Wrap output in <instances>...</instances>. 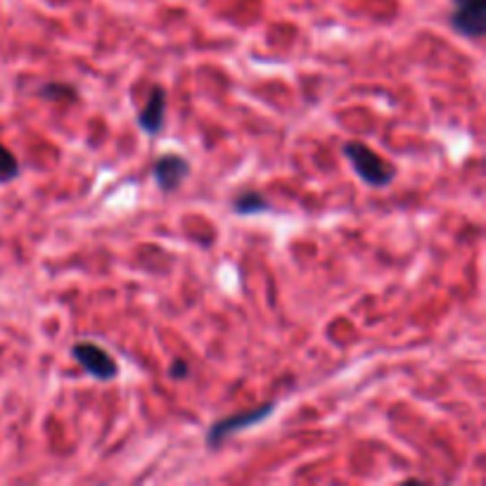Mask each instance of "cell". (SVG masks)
I'll list each match as a JSON object with an SVG mask.
<instances>
[{
  "label": "cell",
  "mask_w": 486,
  "mask_h": 486,
  "mask_svg": "<svg viewBox=\"0 0 486 486\" xmlns=\"http://www.w3.org/2000/svg\"><path fill=\"white\" fill-rule=\"evenodd\" d=\"M43 100H53V102H67V100H76L79 93H76L74 86H69V83H46L38 90Z\"/></svg>",
  "instance_id": "cell-8"
},
{
  "label": "cell",
  "mask_w": 486,
  "mask_h": 486,
  "mask_svg": "<svg viewBox=\"0 0 486 486\" xmlns=\"http://www.w3.org/2000/svg\"><path fill=\"white\" fill-rule=\"evenodd\" d=\"M270 209L273 207L259 190H244L233 200V211L240 217H257V214H266Z\"/></svg>",
  "instance_id": "cell-7"
},
{
  "label": "cell",
  "mask_w": 486,
  "mask_h": 486,
  "mask_svg": "<svg viewBox=\"0 0 486 486\" xmlns=\"http://www.w3.org/2000/svg\"><path fill=\"white\" fill-rule=\"evenodd\" d=\"M72 356L98 382H109V379H115L119 375V363L115 361V356L105 352L102 346L93 345V342L74 345L72 346Z\"/></svg>",
  "instance_id": "cell-3"
},
{
  "label": "cell",
  "mask_w": 486,
  "mask_h": 486,
  "mask_svg": "<svg viewBox=\"0 0 486 486\" xmlns=\"http://www.w3.org/2000/svg\"><path fill=\"white\" fill-rule=\"evenodd\" d=\"M345 157L349 159V164L354 166V171L358 174V178L365 183V185H372V188H387L389 183L396 178V166L389 164L387 159L371 149L365 142L361 141H349L345 142L342 148Z\"/></svg>",
  "instance_id": "cell-1"
},
{
  "label": "cell",
  "mask_w": 486,
  "mask_h": 486,
  "mask_svg": "<svg viewBox=\"0 0 486 486\" xmlns=\"http://www.w3.org/2000/svg\"><path fill=\"white\" fill-rule=\"evenodd\" d=\"M169 378L171 379H183L188 378V363L183 361V358H176L169 368Z\"/></svg>",
  "instance_id": "cell-10"
},
{
  "label": "cell",
  "mask_w": 486,
  "mask_h": 486,
  "mask_svg": "<svg viewBox=\"0 0 486 486\" xmlns=\"http://www.w3.org/2000/svg\"><path fill=\"white\" fill-rule=\"evenodd\" d=\"M276 411V404L269 401V404H261L257 408H252V411H243V413H233L228 418L217 420L214 425L209 427V432H207V446L209 448H218L226 439H230L233 434L243 432V430H250L254 425H261L264 420H269Z\"/></svg>",
  "instance_id": "cell-2"
},
{
  "label": "cell",
  "mask_w": 486,
  "mask_h": 486,
  "mask_svg": "<svg viewBox=\"0 0 486 486\" xmlns=\"http://www.w3.org/2000/svg\"><path fill=\"white\" fill-rule=\"evenodd\" d=\"M164 116H166V90L155 86L149 90L145 107L138 112V126L148 135H157L164 126Z\"/></svg>",
  "instance_id": "cell-6"
},
{
  "label": "cell",
  "mask_w": 486,
  "mask_h": 486,
  "mask_svg": "<svg viewBox=\"0 0 486 486\" xmlns=\"http://www.w3.org/2000/svg\"><path fill=\"white\" fill-rule=\"evenodd\" d=\"M17 176H20V162H17L13 149H7L0 142V183H10Z\"/></svg>",
  "instance_id": "cell-9"
},
{
  "label": "cell",
  "mask_w": 486,
  "mask_h": 486,
  "mask_svg": "<svg viewBox=\"0 0 486 486\" xmlns=\"http://www.w3.org/2000/svg\"><path fill=\"white\" fill-rule=\"evenodd\" d=\"M456 10L451 14V27L460 36L482 38L486 34V0H453Z\"/></svg>",
  "instance_id": "cell-4"
},
{
  "label": "cell",
  "mask_w": 486,
  "mask_h": 486,
  "mask_svg": "<svg viewBox=\"0 0 486 486\" xmlns=\"http://www.w3.org/2000/svg\"><path fill=\"white\" fill-rule=\"evenodd\" d=\"M190 176V162L181 155H164L155 162V181L162 192H176Z\"/></svg>",
  "instance_id": "cell-5"
}]
</instances>
